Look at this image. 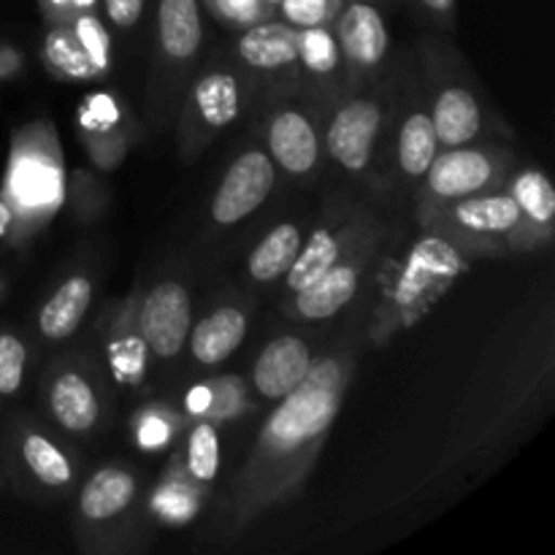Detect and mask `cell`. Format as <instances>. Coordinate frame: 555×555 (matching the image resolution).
<instances>
[{
  "mask_svg": "<svg viewBox=\"0 0 555 555\" xmlns=\"http://www.w3.org/2000/svg\"><path fill=\"white\" fill-rule=\"evenodd\" d=\"M339 412V396L334 383L309 377L282 399L263 434V448L271 455H287L314 442Z\"/></svg>",
  "mask_w": 555,
  "mask_h": 555,
  "instance_id": "obj_1",
  "label": "cell"
},
{
  "mask_svg": "<svg viewBox=\"0 0 555 555\" xmlns=\"http://www.w3.org/2000/svg\"><path fill=\"white\" fill-rule=\"evenodd\" d=\"M271 188H274L271 157L258 150L244 152L222 177L215 201H211V217L220 225H233V222L244 220L255 209H260V204L269 198Z\"/></svg>",
  "mask_w": 555,
  "mask_h": 555,
  "instance_id": "obj_2",
  "label": "cell"
},
{
  "mask_svg": "<svg viewBox=\"0 0 555 555\" xmlns=\"http://www.w3.org/2000/svg\"><path fill=\"white\" fill-rule=\"evenodd\" d=\"M190 293L179 282L152 287L141 307V336L160 358H177L190 334Z\"/></svg>",
  "mask_w": 555,
  "mask_h": 555,
  "instance_id": "obj_3",
  "label": "cell"
},
{
  "mask_svg": "<svg viewBox=\"0 0 555 555\" xmlns=\"http://www.w3.org/2000/svg\"><path fill=\"white\" fill-rule=\"evenodd\" d=\"M383 112L374 101H352L336 112L328 128V152L339 166L361 171L372 160Z\"/></svg>",
  "mask_w": 555,
  "mask_h": 555,
  "instance_id": "obj_4",
  "label": "cell"
},
{
  "mask_svg": "<svg viewBox=\"0 0 555 555\" xmlns=\"http://www.w3.org/2000/svg\"><path fill=\"white\" fill-rule=\"evenodd\" d=\"M309 369H312L309 347L296 336H280L260 352L258 363H255L253 383L260 396L271 401H282L307 379Z\"/></svg>",
  "mask_w": 555,
  "mask_h": 555,
  "instance_id": "obj_5",
  "label": "cell"
},
{
  "mask_svg": "<svg viewBox=\"0 0 555 555\" xmlns=\"http://www.w3.org/2000/svg\"><path fill=\"white\" fill-rule=\"evenodd\" d=\"M428 188L439 198H466L491 182L493 166L482 152L450 146L444 155H437L428 166Z\"/></svg>",
  "mask_w": 555,
  "mask_h": 555,
  "instance_id": "obj_6",
  "label": "cell"
},
{
  "mask_svg": "<svg viewBox=\"0 0 555 555\" xmlns=\"http://www.w3.org/2000/svg\"><path fill=\"white\" fill-rule=\"evenodd\" d=\"M339 43L358 65H377L388 52V30L379 11L369 3L347 5L339 20Z\"/></svg>",
  "mask_w": 555,
  "mask_h": 555,
  "instance_id": "obj_7",
  "label": "cell"
},
{
  "mask_svg": "<svg viewBox=\"0 0 555 555\" xmlns=\"http://www.w3.org/2000/svg\"><path fill=\"white\" fill-rule=\"evenodd\" d=\"M269 150L291 173H307L318 163V135L312 122L298 112L276 114L269 128Z\"/></svg>",
  "mask_w": 555,
  "mask_h": 555,
  "instance_id": "obj_8",
  "label": "cell"
},
{
  "mask_svg": "<svg viewBox=\"0 0 555 555\" xmlns=\"http://www.w3.org/2000/svg\"><path fill=\"white\" fill-rule=\"evenodd\" d=\"M244 336H247V318H244V312L233 307H222L195 325L193 336H190V347H193V356L201 363L217 366V363L225 361L242 345Z\"/></svg>",
  "mask_w": 555,
  "mask_h": 555,
  "instance_id": "obj_9",
  "label": "cell"
},
{
  "mask_svg": "<svg viewBox=\"0 0 555 555\" xmlns=\"http://www.w3.org/2000/svg\"><path fill=\"white\" fill-rule=\"evenodd\" d=\"M431 122L437 141L448 146V150L450 146L469 144L480 133V106H477L475 95L469 90H464V87H448L437 98Z\"/></svg>",
  "mask_w": 555,
  "mask_h": 555,
  "instance_id": "obj_10",
  "label": "cell"
},
{
  "mask_svg": "<svg viewBox=\"0 0 555 555\" xmlns=\"http://www.w3.org/2000/svg\"><path fill=\"white\" fill-rule=\"evenodd\" d=\"M358 291V271L352 266H331L320 280L298 291L296 309L304 320H328L352 301Z\"/></svg>",
  "mask_w": 555,
  "mask_h": 555,
  "instance_id": "obj_11",
  "label": "cell"
},
{
  "mask_svg": "<svg viewBox=\"0 0 555 555\" xmlns=\"http://www.w3.org/2000/svg\"><path fill=\"white\" fill-rule=\"evenodd\" d=\"M157 33H160V47L168 57H193L204 38L198 0H160Z\"/></svg>",
  "mask_w": 555,
  "mask_h": 555,
  "instance_id": "obj_12",
  "label": "cell"
},
{
  "mask_svg": "<svg viewBox=\"0 0 555 555\" xmlns=\"http://www.w3.org/2000/svg\"><path fill=\"white\" fill-rule=\"evenodd\" d=\"M238 54L253 68H285L298 60V33L287 25H276V22L255 25L238 41Z\"/></svg>",
  "mask_w": 555,
  "mask_h": 555,
  "instance_id": "obj_13",
  "label": "cell"
},
{
  "mask_svg": "<svg viewBox=\"0 0 555 555\" xmlns=\"http://www.w3.org/2000/svg\"><path fill=\"white\" fill-rule=\"evenodd\" d=\"M90 301L92 285L87 276H70V280H65L57 287V293L43 304L41 318H38L41 334L47 339H65V336H70L79 328L81 320H85Z\"/></svg>",
  "mask_w": 555,
  "mask_h": 555,
  "instance_id": "obj_14",
  "label": "cell"
},
{
  "mask_svg": "<svg viewBox=\"0 0 555 555\" xmlns=\"http://www.w3.org/2000/svg\"><path fill=\"white\" fill-rule=\"evenodd\" d=\"M49 404H52V415L57 417L60 426H65L68 431H87V428L95 426L98 415H101L95 390L76 372L54 379Z\"/></svg>",
  "mask_w": 555,
  "mask_h": 555,
  "instance_id": "obj_15",
  "label": "cell"
},
{
  "mask_svg": "<svg viewBox=\"0 0 555 555\" xmlns=\"http://www.w3.org/2000/svg\"><path fill=\"white\" fill-rule=\"evenodd\" d=\"M135 496V482L128 472L122 469H103L92 475L81 491L79 509L90 520H108L117 518L119 513L130 507Z\"/></svg>",
  "mask_w": 555,
  "mask_h": 555,
  "instance_id": "obj_16",
  "label": "cell"
},
{
  "mask_svg": "<svg viewBox=\"0 0 555 555\" xmlns=\"http://www.w3.org/2000/svg\"><path fill=\"white\" fill-rule=\"evenodd\" d=\"M298 249H301V231L291 222H282L276 225L258 247L253 249L247 260V269L253 274V280L258 282H274L282 274H287V269L296 260Z\"/></svg>",
  "mask_w": 555,
  "mask_h": 555,
  "instance_id": "obj_17",
  "label": "cell"
},
{
  "mask_svg": "<svg viewBox=\"0 0 555 555\" xmlns=\"http://www.w3.org/2000/svg\"><path fill=\"white\" fill-rule=\"evenodd\" d=\"M455 217L469 231L507 233L513 228H518L524 211H520L518 201L513 195H491V198H469L466 195L455 206Z\"/></svg>",
  "mask_w": 555,
  "mask_h": 555,
  "instance_id": "obj_18",
  "label": "cell"
},
{
  "mask_svg": "<svg viewBox=\"0 0 555 555\" xmlns=\"http://www.w3.org/2000/svg\"><path fill=\"white\" fill-rule=\"evenodd\" d=\"M195 106L211 128L233 122L238 114V87L231 74H206L195 85Z\"/></svg>",
  "mask_w": 555,
  "mask_h": 555,
  "instance_id": "obj_19",
  "label": "cell"
},
{
  "mask_svg": "<svg viewBox=\"0 0 555 555\" xmlns=\"http://www.w3.org/2000/svg\"><path fill=\"white\" fill-rule=\"evenodd\" d=\"M336 260H339V242H336L334 233L314 231L307 247L298 249L296 260L287 269V285L296 293L304 291L314 280H320L331 266H336Z\"/></svg>",
  "mask_w": 555,
  "mask_h": 555,
  "instance_id": "obj_20",
  "label": "cell"
},
{
  "mask_svg": "<svg viewBox=\"0 0 555 555\" xmlns=\"http://www.w3.org/2000/svg\"><path fill=\"white\" fill-rule=\"evenodd\" d=\"M437 133L428 114H412L399 135V163L410 177H423L437 157Z\"/></svg>",
  "mask_w": 555,
  "mask_h": 555,
  "instance_id": "obj_21",
  "label": "cell"
},
{
  "mask_svg": "<svg viewBox=\"0 0 555 555\" xmlns=\"http://www.w3.org/2000/svg\"><path fill=\"white\" fill-rule=\"evenodd\" d=\"M22 455H25V464L43 486H68L70 482V464L57 448H54L49 439L38 437V434H30L22 444Z\"/></svg>",
  "mask_w": 555,
  "mask_h": 555,
  "instance_id": "obj_22",
  "label": "cell"
},
{
  "mask_svg": "<svg viewBox=\"0 0 555 555\" xmlns=\"http://www.w3.org/2000/svg\"><path fill=\"white\" fill-rule=\"evenodd\" d=\"M513 198L520 211L540 225H551L555 217V193L545 173L524 171L513 184Z\"/></svg>",
  "mask_w": 555,
  "mask_h": 555,
  "instance_id": "obj_23",
  "label": "cell"
},
{
  "mask_svg": "<svg viewBox=\"0 0 555 555\" xmlns=\"http://www.w3.org/2000/svg\"><path fill=\"white\" fill-rule=\"evenodd\" d=\"M188 469L201 482H211L217 477V469H220V439H217L215 426H209V423H198L190 434Z\"/></svg>",
  "mask_w": 555,
  "mask_h": 555,
  "instance_id": "obj_24",
  "label": "cell"
},
{
  "mask_svg": "<svg viewBox=\"0 0 555 555\" xmlns=\"http://www.w3.org/2000/svg\"><path fill=\"white\" fill-rule=\"evenodd\" d=\"M298 60L314 74H331L339 65V47L323 25L304 27L298 33Z\"/></svg>",
  "mask_w": 555,
  "mask_h": 555,
  "instance_id": "obj_25",
  "label": "cell"
},
{
  "mask_svg": "<svg viewBox=\"0 0 555 555\" xmlns=\"http://www.w3.org/2000/svg\"><path fill=\"white\" fill-rule=\"evenodd\" d=\"M25 345L16 336H0V396H11L20 390L25 377Z\"/></svg>",
  "mask_w": 555,
  "mask_h": 555,
  "instance_id": "obj_26",
  "label": "cell"
},
{
  "mask_svg": "<svg viewBox=\"0 0 555 555\" xmlns=\"http://www.w3.org/2000/svg\"><path fill=\"white\" fill-rule=\"evenodd\" d=\"M336 0H282V14L296 27H318L331 20Z\"/></svg>",
  "mask_w": 555,
  "mask_h": 555,
  "instance_id": "obj_27",
  "label": "cell"
},
{
  "mask_svg": "<svg viewBox=\"0 0 555 555\" xmlns=\"http://www.w3.org/2000/svg\"><path fill=\"white\" fill-rule=\"evenodd\" d=\"M141 11H144V0H106L108 20H112L117 27L135 25Z\"/></svg>",
  "mask_w": 555,
  "mask_h": 555,
  "instance_id": "obj_28",
  "label": "cell"
},
{
  "mask_svg": "<svg viewBox=\"0 0 555 555\" xmlns=\"http://www.w3.org/2000/svg\"><path fill=\"white\" fill-rule=\"evenodd\" d=\"M211 3L233 22H253L260 14V0H211Z\"/></svg>",
  "mask_w": 555,
  "mask_h": 555,
  "instance_id": "obj_29",
  "label": "cell"
},
{
  "mask_svg": "<svg viewBox=\"0 0 555 555\" xmlns=\"http://www.w3.org/2000/svg\"><path fill=\"white\" fill-rule=\"evenodd\" d=\"M421 3L426 5V9L437 11V14H450L455 5V0H421Z\"/></svg>",
  "mask_w": 555,
  "mask_h": 555,
  "instance_id": "obj_30",
  "label": "cell"
},
{
  "mask_svg": "<svg viewBox=\"0 0 555 555\" xmlns=\"http://www.w3.org/2000/svg\"><path fill=\"white\" fill-rule=\"evenodd\" d=\"M9 225H11V209L5 204H0V236L9 231Z\"/></svg>",
  "mask_w": 555,
  "mask_h": 555,
  "instance_id": "obj_31",
  "label": "cell"
}]
</instances>
